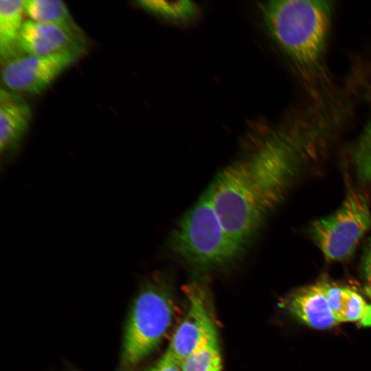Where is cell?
<instances>
[{
    "instance_id": "6da1fadb",
    "label": "cell",
    "mask_w": 371,
    "mask_h": 371,
    "mask_svg": "<svg viewBox=\"0 0 371 371\" xmlns=\"http://www.w3.org/2000/svg\"><path fill=\"white\" fill-rule=\"evenodd\" d=\"M308 136L275 135L227 166L208 192L227 232L244 246L306 161Z\"/></svg>"
},
{
    "instance_id": "7a4b0ae2",
    "label": "cell",
    "mask_w": 371,
    "mask_h": 371,
    "mask_svg": "<svg viewBox=\"0 0 371 371\" xmlns=\"http://www.w3.org/2000/svg\"><path fill=\"white\" fill-rule=\"evenodd\" d=\"M269 32L299 67L320 65L330 30L332 6L326 1H270L262 6Z\"/></svg>"
},
{
    "instance_id": "3957f363",
    "label": "cell",
    "mask_w": 371,
    "mask_h": 371,
    "mask_svg": "<svg viewBox=\"0 0 371 371\" xmlns=\"http://www.w3.org/2000/svg\"><path fill=\"white\" fill-rule=\"evenodd\" d=\"M170 244L180 258L199 269L231 262L244 247L227 232L207 191L183 216Z\"/></svg>"
},
{
    "instance_id": "277c9868",
    "label": "cell",
    "mask_w": 371,
    "mask_h": 371,
    "mask_svg": "<svg viewBox=\"0 0 371 371\" xmlns=\"http://www.w3.org/2000/svg\"><path fill=\"white\" fill-rule=\"evenodd\" d=\"M370 227L367 199L362 193L351 190L333 213L312 223L310 232L324 258L340 262L352 256Z\"/></svg>"
},
{
    "instance_id": "5b68a950",
    "label": "cell",
    "mask_w": 371,
    "mask_h": 371,
    "mask_svg": "<svg viewBox=\"0 0 371 371\" xmlns=\"http://www.w3.org/2000/svg\"><path fill=\"white\" fill-rule=\"evenodd\" d=\"M174 315L172 301L164 289L148 284L135 300L124 334L122 357L134 365L151 353L159 344Z\"/></svg>"
},
{
    "instance_id": "8992f818",
    "label": "cell",
    "mask_w": 371,
    "mask_h": 371,
    "mask_svg": "<svg viewBox=\"0 0 371 371\" xmlns=\"http://www.w3.org/2000/svg\"><path fill=\"white\" fill-rule=\"evenodd\" d=\"M77 58L69 54L50 56L24 54L4 65L1 79L12 91L41 94Z\"/></svg>"
},
{
    "instance_id": "52a82bcc",
    "label": "cell",
    "mask_w": 371,
    "mask_h": 371,
    "mask_svg": "<svg viewBox=\"0 0 371 371\" xmlns=\"http://www.w3.org/2000/svg\"><path fill=\"white\" fill-rule=\"evenodd\" d=\"M25 54L50 56L69 54L78 58L85 49V37L56 25L24 21L19 37Z\"/></svg>"
},
{
    "instance_id": "ba28073f",
    "label": "cell",
    "mask_w": 371,
    "mask_h": 371,
    "mask_svg": "<svg viewBox=\"0 0 371 371\" xmlns=\"http://www.w3.org/2000/svg\"><path fill=\"white\" fill-rule=\"evenodd\" d=\"M189 306L166 352L181 363L197 347L214 323L205 304L203 291L197 284L188 290Z\"/></svg>"
},
{
    "instance_id": "9c48e42d",
    "label": "cell",
    "mask_w": 371,
    "mask_h": 371,
    "mask_svg": "<svg viewBox=\"0 0 371 371\" xmlns=\"http://www.w3.org/2000/svg\"><path fill=\"white\" fill-rule=\"evenodd\" d=\"M280 306L315 329H329L339 324L328 303L325 280L297 289L280 302Z\"/></svg>"
},
{
    "instance_id": "30bf717a",
    "label": "cell",
    "mask_w": 371,
    "mask_h": 371,
    "mask_svg": "<svg viewBox=\"0 0 371 371\" xmlns=\"http://www.w3.org/2000/svg\"><path fill=\"white\" fill-rule=\"evenodd\" d=\"M32 118L29 104L16 93L0 91V150L1 155L16 150L27 131Z\"/></svg>"
},
{
    "instance_id": "8fae6325",
    "label": "cell",
    "mask_w": 371,
    "mask_h": 371,
    "mask_svg": "<svg viewBox=\"0 0 371 371\" xmlns=\"http://www.w3.org/2000/svg\"><path fill=\"white\" fill-rule=\"evenodd\" d=\"M326 291L331 311L337 322H355L371 326V304L348 286L326 280Z\"/></svg>"
},
{
    "instance_id": "7c38bea8",
    "label": "cell",
    "mask_w": 371,
    "mask_h": 371,
    "mask_svg": "<svg viewBox=\"0 0 371 371\" xmlns=\"http://www.w3.org/2000/svg\"><path fill=\"white\" fill-rule=\"evenodd\" d=\"M25 1H0V56L3 64L25 54L19 37Z\"/></svg>"
},
{
    "instance_id": "4fadbf2b",
    "label": "cell",
    "mask_w": 371,
    "mask_h": 371,
    "mask_svg": "<svg viewBox=\"0 0 371 371\" xmlns=\"http://www.w3.org/2000/svg\"><path fill=\"white\" fill-rule=\"evenodd\" d=\"M24 9L25 13L33 21L56 25L79 36L85 37L82 30L62 1L27 0L25 1Z\"/></svg>"
},
{
    "instance_id": "5bb4252c",
    "label": "cell",
    "mask_w": 371,
    "mask_h": 371,
    "mask_svg": "<svg viewBox=\"0 0 371 371\" xmlns=\"http://www.w3.org/2000/svg\"><path fill=\"white\" fill-rule=\"evenodd\" d=\"M183 371H222V361L216 327L201 339L194 350L181 362Z\"/></svg>"
},
{
    "instance_id": "9a60e30c",
    "label": "cell",
    "mask_w": 371,
    "mask_h": 371,
    "mask_svg": "<svg viewBox=\"0 0 371 371\" xmlns=\"http://www.w3.org/2000/svg\"><path fill=\"white\" fill-rule=\"evenodd\" d=\"M135 3L156 16L175 22H187L198 13L197 6L190 1H139Z\"/></svg>"
},
{
    "instance_id": "2e32d148",
    "label": "cell",
    "mask_w": 371,
    "mask_h": 371,
    "mask_svg": "<svg viewBox=\"0 0 371 371\" xmlns=\"http://www.w3.org/2000/svg\"><path fill=\"white\" fill-rule=\"evenodd\" d=\"M355 161L360 176L371 186V116L355 148Z\"/></svg>"
},
{
    "instance_id": "e0dca14e",
    "label": "cell",
    "mask_w": 371,
    "mask_h": 371,
    "mask_svg": "<svg viewBox=\"0 0 371 371\" xmlns=\"http://www.w3.org/2000/svg\"><path fill=\"white\" fill-rule=\"evenodd\" d=\"M361 269L364 293L371 300V240L365 248Z\"/></svg>"
},
{
    "instance_id": "ac0fdd59",
    "label": "cell",
    "mask_w": 371,
    "mask_h": 371,
    "mask_svg": "<svg viewBox=\"0 0 371 371\" xmlns=\"http://www.w3.org/2000/svg\"><path fill=\"white\" fill-rule=\"evenodd\" d=\"M144 371H183L181 363L166 352L153 366Z\"/></svg>"
}]
</instances>
